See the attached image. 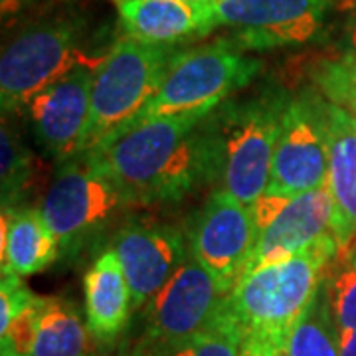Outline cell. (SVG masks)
Masks as SVG:
<instances>
[{
	"label": "cell",
	"instance_id": "cell-22",
	"mask_svg": "<svg viewBox=\"0 0 356 356\" xmlns=\"http://www.w3.org/2000/svg\"><path fill=\"white\" fill-rule=\"evenodd\" d=\"M34 177V154L6 121L0 129V196L2 208L18 206Z\"/></svg>",
	"mask_w": 356,
	"mask_h": 356
},
{
	"label": "cell",
	"instance_id": "cell-27",
	"mask_svg": "<svg viewBox=\"0 0 356 356\" xmlns=\"http://www.w3.org/2000/svg\"><path fill=\"white\" fill-rule=\"evenodd\" d=\"M289 194H280V192H264L254 204H250L252 208V218H254L255 232L259 234L261 229H266L273 218L281 212V208L289 202Z\"/></svg>",
	"mask_w": 356,
	"mask_h": 356
},
{
	"label": "cell",
	"instance_id": "cell-25",
	"mask_svg": "<svg viewBox=\"0 0 356 356\" xmlns=\"http://www.w3.org/2000/svg\"><path fill=\"white\" fill-rule=\"evenodd\" d=\"M42 297H36L13 323L0 331V356H32Z\"/></svg>",
	"mask_w": 356,
	"mask_h": 356
},
{
	"label": "cell",
	"instance_id": "cell-19",
	"mask_svg": "<svg viewBox=\"0 0 356 356\" xmlns=\"http://www.w3.org/2000/svg\"><path fill=\"white\" fill-rule=\"evenodd\" d=\"M93 341L74 301L42 297L32 356H91Z\"/></svg>",
	"mask_w": 356,
	"mask_h": 356
},
{
	"label": "cell",
	"instance_id": "cell-16",
	"mask_svg": "<svg viewBox=\"0 0 356 356\" xmlns=\"http://www.w3.org/2000/svg\"><path fill=\"white\" fill-rule=\"evenodd\" d=\"M86 318L93 339L111 344L127 327L133 295L115 250H105L83 277Z\"/></svg>",
	"mask_w": 356,
	"mask_h": 356
},
{
	"label": "cell",
	"instance_id": "cell-28",
	"mask_svg": "<svg viewBox=\"0 0 356 356\" xmlns=\"http://www.w3.org/2000/svg\"><path fill=\"white\" fill-rule=\"evenodd\" d=\"M334 54L356 58V0H350L348 13L344 16L339 38L334 42Z\"/></svg>",
	"mask_w": 356,
	"mask_h": 356
},
{
	"label": "cell",
	"instance_id": "cell-31",
	"mask_svg": "<svg viewBox=\"0 0 356 356\" xmlns=\"http://www.w3.org/2000/svg\"><path fill=\"white\" fill-rule=\"evenodd\" d=\"M34 2H38V0H0V6H2V16L6 18V16L18 13V10H22V8H26V6L34 4Z\"/></svg>",
	"mask_w": 356,
	"mask_h": 356
},
{
	"label": "cell",
	"instance_id": "cell-32",
	"mask_svg": "<svg viewBox=\"0 0 356 356\" xmlns=\"http://www.w3.org/2000/svg\"><path fill=\"white\" fill-rule=\"evenodd\" d=\"M115 2H117V0H115ZM186 2H191L194 6H200V8H208L214 0H186Z\"/></svg>",
	"mask_w": 356,
	"mask_h": 356
},
{
	"label": "cell",
	"instance_id": "cell-30",
	"mask_svg": "<svg viewBox=\"0 0 356 356\" xmlns=\"http://www.w3.org/2000/svg\"><path fill=\"white\" fill-rule=\"evenodd\" d=\"M339 356H356V329L339 331Z\"/></svg>",
	"mask_w": 356,
	"mask_h": 356
},
{
	"label": "cell",
	"instance_id": "cell-26",
	"mask_svg": "<svg viewBox=\"0 0 356 356\" xmlns=\"http://www.w3.org/2000/svg\"><path fill=\"white\" fill-rule=\"evenodd\" d=\"M38 295L28 289L22 277L2 273L0 280V331H4L16 315H20Z\"/></svg>",
	"mask_w": 356,
	"mask_h": 356
},
{
	"label": "cell",
	"instance_id": "cell-15",
	"mask_svg": "<svg viewBox=\"0 0 356 356\" xmlns=\"http://www.w3.org/2000/svg\"><path fill=\"white\" fill-rule=\"evenodd\" d=\"M119 20L125 36L156 46L208 36V8L186 0H117Z\"/></svg>",
	"mask_w": 356,
	"mask_h": 356
},
{
	"label": "cell",
	"instance_id": "cell-8",
	"mask_svg": "<svg viewBox=\"0 0 356 356\" xmlns=\"http://www.w3.org/2000/svg\"><path fill=\"white\" fill-rule=\"evenodd\" d=\"M224 297L216 281L191 252L163 289L145 305V329L133 356H170L208 327Z\"/></svg>",
	"mask_w": 356,
	"mask_h": 356
},
{
	"label": "cell",
	"instance_id": "cell-11",
	"mask_svg": "<svg viewBox=\"0 0 356 356\" xmlns=\"http://www.w3.org/2000/svg\"><path fill=\"white\" fill-rule=\"evenodd\" d=\"M255 238L252 208L229 192L214 191L196 216L188 243L192 255L212 275L220 291L228 295L242 280Z\"/></svg>",
	"mask_w": 356,
	"mask_h": 356
},
{
	"label": "cell",
	"instance_id": "cell-18",
	"mask_svg": "<svg viewBox=\"0 0 356 356\" xmlns=\"http://www.w3.org/2000/svg\"><path fill=\"white\" fill-rule=\"evenodd\" d=\"M329 156V186L344 224L343 245H348L356 243V117L331 102Z\"/></svg>",
	"mask_w": 356,
	"mask_h": 356
},
{
	"label": "cell",
	"instance_id": "cell-20",
	"mask_svg": "<svg viewBox=\"0 0 356 356\" xmlns=\"http://www.w3.org/2000/svg\"><path fill=\"white\" fill-rule=\"evenodd\" d=\"M285 353L287 356H339V331L325 285H321L303 317L295 323L285 341Z\"/></svg>",
	"mask_w": 356,
	"mask_h": 356
},
{
	"label": "cell",
	"instance_id": "cell-12",
	"mask_svg": "<svg viewBox=\"0 0 356 356\" xmlns=\"http://www.w3.org/2000/svg\"><path fill=\"white\" fill-rule=\"evenodd\" d=\"M331 232L337 234L339 243L344 242V224L329 182L293 194L273 222L257 234L243 275L255 267L289 259Z\"/></svg>",
	"mask_w": 356,
	"mask_h": 356
},
{
	"label": "cell",
	"instance_id": "cell-1",
	"mask_svg": "<svg viewBox=\"0 0 356 356\" xmlns=\"http://www.w3.org/2000/svg\"><path fill=\"white\" fill-rule=\"evenodd\" d=\"M212 113V111H210ZM208 113L135 119L89 154L131 206L180 202L214 180Z\"/></svg>",
	"mask_w": 356,
	"mask_h": 356
},
{
	"label": "cell",
	"instance_id": "cell-13",
	"mask_svg": "<svg viewBox=\"0 0 356 356\" xmlns=\"http://www.w3.org/2000/svg\"><path fill=\"white\" fill-rule=\"evenodd\" d=\"M93 76V65H79L26 105L34 139L58 163H65L81 151L91 111Z\"/></svg>",
	"mask_w": 356,
	"mask_h": 356
},
{
	"label": "cell",
	"instance_id": "cell-23",
	"mask_svg": "<svg viewBox=\"0 0 356 356\" xmlns=\"http://www.w3.org/2000/svg\"><path fill=\"white\" fill-rule=\"evenodd\" d=\"M242 344L243 332L228 311L224 297L216 317L208 323V327L178 346L170 356H240Z\"/></svg>",
	"mask_w": 356,
	"mask_h": 356
},
{
	"label": "cell",
	"instance_id": "cell-9",
	"mask_svg": "<svg viewBox=\"0 0 356 356\" xmlns=\"http://www.w3.org/2000/svg\"><path fill=\"white\" fill-rule=\"evenodd\" d=\"M329 102L317 88L291 95L281 119L267 192L301 194L329 182Z\"/></svg>",
	"mask_w": 356,
	"mask_h": 356
},
{
	"label": "cell",
	"instance_id": "cell-3",
	"mask_svg": "<svg viewBox=\"0 0 356 356\" xmlns=\"http://www.w3.org/2000/svg\"><path fill=\"white\" fill-rule=\"evenodd\" d=\"M339 245L331 232L289 259L248 271L226 295V307L240 325L243 341L285 343L321 289Z\"/></svg>",
	"mask_w": 356,
	"mask_h": 356
},
{
	"label": "cell",
	"instance_id": "cell-4",
	"mask_svg": "<svg viewBox=\"0 0 356 356\" xmlns=\"http://www.w3.org/2000/svg\"><path fill=\"white\" fill-rule=\"evenodd\" d=\"M177 50L172 46L117 40L95 67L91 111L81 151L89 153L117 131L133 123L159 91Z\"/></svg>",
	"mask_w": 356,
	"mask_h": 356
},
{
	"label": "cell",
	"instance_id": "cell-5",
	"mask_svg": "<svg viewBox=\"0 0 356 356\" xmlns=\"http://www.w3.org/2000/svg\"><path fill=\"white\" fill-rule=\"evenodd\" d=\"M259 70L261 60L248 56L229 38L177 51L161 88L137 119L210 113L248 88Z\"/></svg>",
	"mask_w": 356,
	"mask_h": 356
},
{
	"label": "cell",
	"instance_id": "cell-2",
	"mask_svg": "<svg viewBox=\"0 0 356 356\" xmlns=\"http://www.w3.org/2000/svg\"><path fill=\"white\" fill-rule=\"evenodd\" d=\"M291 95L266 86L250 95L229 97L206 117L212 145L214 180L240 202L254 204L269 184L273 151Z\"/></svg>",
	"mask_w": 356,
	"mask_h": 356
},
{
	"label": "cell",
	"instance_id": "cell-21",
	"mask_svg": "<svg viewBox=\"0 0 356 356\" xmlns=\"http://www.w3.org/2000/svg\"><path fill=\"white\" fill-rule=\"evenodd\" d=\"M323 285L337 331L356 329V243L339 248L325 271Z\"/></svg>",
	"mask_w": 356,
	"mask_h": 356
},
{
	"label": "cell",
	"instance_id": "cell-17",
	"mask_svg": "<svg viewBox=\"0 0 356 356\" xmlns=\"http://www.w3.org/2000/svg\"><path fill=\"white\" fill-rule=\"evenodd\" d=\"M62 245L51 234L40 210L24 206L2 208L0 266L2 273L28 277L50 267Z\"/></svg>",
	"mask_w": 356,
	"mask_h": 356
},
{
	"label": "cell",
	"instance_id": "cell-7",
	"mask_svg": "<svg viewBox=\"0 0 356 356\" xmlns=\"http://www.w3.org/2000/svg\"><path fill=\"white\" fill-rule=\"evenodd\" d=\"M131 204L89 153H79L60 166L42 198L40 212L62 250H72L103 229Z\"/></svg>",
	"mask_w": 356,
	"mask_h": 356
},
{
	"label": "cell",
	"instance_id": "cell-24",
	"mask_svg": "<svg viewBox=\"0 0 356 356\" xmlns=\"http://www.w3.org/2000/svg\"><path fill=\"white\" fill-rule=\"evenodd\" d=\"M309 77L325 99L356 117V58L339 54L321 58L311 65Z\"/></svg>",
	"mask_w": 356,
	"mask_h": 356
},
{
	"label": "cell",
	"instance_id": "cell-29",
	"mask_svg": "<svg viewBox=\"0 0 356 356\" xmlns=\"http://www.w3.org/2000/svg\"><path fill=\"white\" fill-rule=\"evenodd\" d=\"M240 356H287V353H285V343L243 341Z\"/></svg>",
	"mask_w": 356,
	"mask_h": 356
},
{
	"label": "cell",
	"instance_id": "cell-14",
	"mask_svg": "<svg viewBox=\"0 0 356 356\" xmlns=\"http://www.w3.org/2000/svg\"><path fill=\"white\" fill-rule=\"evenodd\" d=\"M133 295V309H143L191 254L184 234L170 224L131 222L113 240Z\"/></svg>",
	"mask_w": 356,
	"mask_h": 356
},
{
	"label": "cell",
	"instance_id": "cell-10",
	"mask_svg": "<svg viewBox=\"0 0 356 356\" xmlns=\"http://www.w3.org/2000/svg\"><path fill=\"white\" fill-rule=\"evenodd\" d=\"M332 0H214L208 8L210 30L234 28L228 36L243 51L299 46L325 24Z\"/></svg>",
	"mask_w": 356,
	"mask_h": 356
},
{
	"label": "cell",
	"instance_id": "cell-6",
	"mask_svg": "<svg viewBox=\"0 0 356 356\" xmlns=\"http://www.w3.org/2000/svg\"><path fill=\"white\" fill-rule=\"evenodd\" d=\"M83 24L76 16H56L24 26L2 50L0 103L2 111L24 109L40 91L79 65H97L81 51Z\"/></svg>",
	"mask_w": 356,
	"mask_h": 356
}]
</instances>
